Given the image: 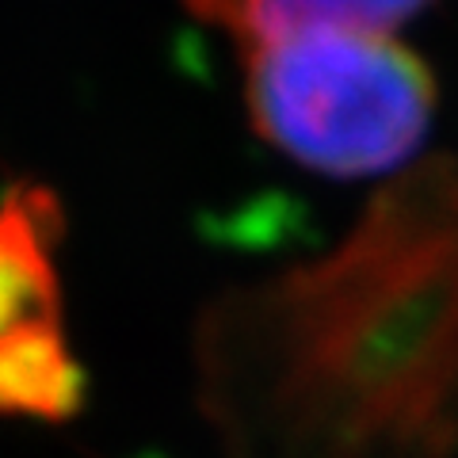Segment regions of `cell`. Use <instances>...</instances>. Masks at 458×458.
I'll list each match as a JSON object with an SVG mask.
<instances>
[{
	"instance_id": "6da1fadb",
	"label": "cell",
	"mask_w": 458,
	"mask_h": 458,
	"mask_svg": "<svg viewBox=\"0 0 458 458\" xmlns=\"http://www.w3.org/2000/svg\"><path fill=\"white\" fill-rule=\"evenodd\" d=\"M245 107L267 146L325 176H375L420 149L436 81L382 31L310 27L245 47Z\"/></svg>"
},
{
	"instance_id": "7a4b0ae2",
	"label": "cell",
	"mask_w": 458,
	"mask_h": 458,
	"mask_svg": "<svg viewBox=\"0 0 458 458\" xmlns=\"http://www.w3.org/2000/svg\"><path fill=\"white\" fill-rule=\"evenodd\" d=\"M62 207L47 188H12L0 203V336L35 318H62L54 245Z\"/></svg>"
},
{
	"instance_id": "3957f363",
	"label": "cell",
	"mask_w": 458,
	"mask_h": 458,
	"mask_svg": "<svg viewBox=\"0 0 458 458\" xmlns=\"http://www.w3.org/2000/svg\"><path fill=\"white\" fill-rule=\"evenodd\" d=\"M84 401V375L62 318H35L0 336V412L65 420Z\"/></svg>"
},
{
	"instance_id": "277c9868",
	"label": "cell",
	"mask_w": 458,
	"mask_h": 458,
	"mask_svg": "<svg viewBox=\"0 0 458 458\" xmlns=\"http://www.w3.org/2000/svg\"><path fill=\"white\" fill-rule=\"evenodd\" d=\"M188 12L233 38L264 42L310 27H348V31H382L405 23L428 0H183Z\"/></svg>"
}]
</instances>
